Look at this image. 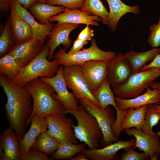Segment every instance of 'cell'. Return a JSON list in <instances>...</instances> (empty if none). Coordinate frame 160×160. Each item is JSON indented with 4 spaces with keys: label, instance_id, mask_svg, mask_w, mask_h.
I'll return each instance as SVG.
<instances>
[{
    "label": "cell",
    "instance_id": "cell-17",
    "mask_svg": "<svg viewBox=\"0 0 160 160\" xmlns=\"http://www.w3.org/2000/svg\"><path fill=\"white\" fill-rule=\"evenodd\" d=\"M135 139L128 141L118 140L102 148L84 149L81 152L91 160H113L118 157L116 153L120 150L135 146Z\"/></svg>",
    "mask_w": 160,
    "mask_h": 160
},
{
    "label": "cell",
    "instance_id": "cell-39",
    "mask_svg": "<svg viewBox=\"0 0 160 160\" xmlns=\"http://www.w3.org/2000/svg\"><path fill=\"white\" fill-rule=\"evenodd\" d=\"M88 43V41H84L77 39L74 41L73 46L69 51L68 53L70 54L77 53Z\"/></svg>",
    "mask_w": 160,
    "mask_h": 160
},
{
    "label": "cell",
    "instance_id": "cell-30",
    "mask_svg": "<svg viewBox=\"0 0 160 160\" xmlns=\"http://www.w3.org/2000/svg\"><path fill=\"white\" fill-rule=\"evenodd\" d=\"M22 68L14 57L8 53L0 59V73L11 80L17 77Z\"/></svg>",
    "mask_w": 160,
    "mask_h": 160
},
{
    "label": "cell",
    "instance_id": "cell-26",
    "mask_svg": "<svg viewBox=\"0 0 160 160\" xmlns=\"http://www.w3.org/2000/svg\"><path fill=\"white\" fill-rule=\"evenodd\" d=\"M65 8L62 6H55L36 2L29 9L33 16L38 20L39 22L43 24L49 22L51 17L63 12Z\"/></svg>",
    "mask_w": 160,
    "mask_h": 160
},
{
    "label": "cell",
    "instance_id": "cell-20",
    "mask_svg": "<svg viewBox=\"0 0 160 160\" xmlns=\"http://www.w3.org/2000/svg\"><path fill=\"white\" fill-rule=\"evenodd\" d=\"M101 18L97 15L84 11L80 9H70L65 8L64 11L51 17L49 21L58 23H69L77 24H83L96 26L100 25L99 21Z\"/></svg>",
    "mask_w": 160,
    "mask_h": 160
},
{
    "label": "cell",
    "instance_id": "cell-38",
    "mask_svg": "<svg viewBox=\"0 0 160 160\" xmlns=\"http://www.w3.org/2000/svg\"><path fill=\"white\" fill-rule=\"evenodd\" d=\"M94 36V31L89 27V25H87L79 34L77 39L85 41L91 40Z\"/></svg>",
    "mask_w": 160,
    "mask_h": 160
},
{
    "label": "cell",
    "instance_id": "cell-23",
    "mask_svg": "<svg viewBox=\"0 0 160 160\" xmlns=\"http://www.w3.org/2000/svg\"><path fill=\"white\" fill-rule=\"evenodd\" d=\"M108 4L110 11L109 19L108 25L112 31H115L118 23L125 14L131 13L135 15L140 13L139 7L137 5L130 6L121 0H106Z\"/></svg>",
    "mask_w": 160,
    "mask_h": 160
},
{
    "label": "cell",
    "instance_id": "cell-42",
    "mask_svg": "<svg viewBox=\"0 0 160 160\" xmlns=\"http://www.w3.org/2000/svg\"><path fill=\"white\" fill-rule=\"evenodd\" d=\"M17 1L25 8L29 9L33 4L39 2V0H16Z\"/></svg>",
    "mask_w": 160,
    "mask_h": 160
},
{
    "label": "cell",
    "instance_id": "cell-14",
    "mask_svg": "<svg viewBox=\"0 0 160 160\" xmlns=\"http://www.w3.org/2000/svg\"><path fill=\"white\" fill-rule=\"evenodd\" d=\"M44 44L34 37L16 43L8 53L12 55L22 68L29 64L41 52Z\"/></svg>",
    "mask_w": 160,
    "mask_h": 160
},
{
    "label": "cell",
    "instance_id": "cell-8",
    "mask_svg": "<svg viewBox=\"0 0 160 160\" xmlns=\"http://www.w3.org/2000/svg\"><path fill=\"white\" fill-rule=\"evenodd\" d=\"M63 75L66 86L71 90L77 99L79 100L86 97L100 107L99 102L94 97L86 82L80 65H73L65 66Z\"/></svg>",
    "mask_w": 160,
    "mask_h": 160
},
{
    "label": "cell",
    "instance_id": "cell-33",
    "mask_svg": "<svg viewBox=\"0 0 160 160\" xmlns=\"http://www.w3.org/2000/svg\"><path fill=\"white\" fill-rule=\"evenodd\" d=\"M16 44V40L12 31L9 17L0 36V56L8 53Z\"/></svg>",
    "mask_w": 160,
    "mask_h": 160
},
{
    "label": "cell",
    "instance_id": "cell-24",
    "mask_svg": "<svg viewBox=\"0 0 160 160\" xmlns=\"http://www.w3.org/2000/svg\"><path fill=\"white\" fill-rule=\"evenodd\" d=\"M159 53L160 48H156L142 52L130 50L124 54V56L134 73L140 71L146 63L151 62Z\"/></svg>",
    "mask_w": 160,
    "mask_h": 160
},
{
    "label": "cell",
    "instance_id": "cell-15",
    "mask_svg": "<svg viewBox=\"0 0 160 160\" xmlns=\"http://www.w3.org/2000/svg\"><path fill=\"white\" fill-rule=\"evenodd\" d=\"M79 25V24L71 23L58 22L54 25L49 36V39L47 41L49 49L48 57L49 60L53 58L55 50L60 44H62L66 49L69 48L72 41L69 37V35Z\"/></svg>",
    "mask_w": 160,
    "mask_h": 160
},
{
    "label": "cell",
    "instance_id": "cell-19",
    "mask_svg": "<svg viewBox=\"0 0 160 160\" xmlns=\"http://www.w3.org/2000/svg\"><path fill=\"white\" fill-rule=\"evenodd\" d=\"M146 92L130 99H122L116 96L115 100L118 108L123 111L133 108L137 109L145 105L160 104V90L156 88L147 87Z\"/></svg>",
    "mask_w": 160,
    "mask_h": 160
},
{
    "label": "cell",
    "instance_id": "cell-1",
    "mask_svg": "<svg viewBox=\"0 0 160 160\" xmlns=\"http://www.w3.org/2000/svg\"><path fill=\"white\" fill-rule=\"evenodd\" d=\"M0 84L7 98L4 106L9 127L19 139H22L27 126L30 123L33 109L31 96L24 86L14 84L1 74H0Z\"/></svg>",
    "mask_w": 160,
    "mask_h": 160
},
{
    "label": "cell",
    "instance_id": "cell-22",
    "mask_svg": "<svg viewBox=\"0 0 160 160\" xmlns=\"http://www.w3.org/2000/svg\"><path fill=\"white\" fill-rule=\"evenodd\" d=\"M110 83L106 79L102 83L96 92L93 94L96 99L99 102L100 107L104 109L109 105L113 106L116 109V122H122L127 113L128 110L121 111L119 109L116 105L114 94L111 88Z\"/></svg>",
    "mask_w": 160,
    "mask_h": 160
},
{
    "label": "cell",
    "instance_id": "cell-2",
    "mask_svg": "<svg viewBox=\"0 0 160 160\" xmlns=\"http://www.w3.org/2000/svg\"><path fill=\"white\" fill-rule=\"evenodd\" d=\"M24 87L30 93L33 100V109L30 123L31 117L35 114L46 116L66 113L62 104L54 97L53 94L55 91L48 83L37 78Z\"/></svg>",
    "mask_w": 160,
    "mask_h": 160
},
{
    "label": "cell",
    "instance_id": "cell-16",
    "mask_svg": "<svg viewBox=\"0 0 160 160\" xmlns=\"http://www.w3.org/2000/svg\"><path fill=\"white\" fill-rule=\"evenodd\" d=\"M109 63L107 79L113 88L122 85L133 73L129 64L121 53H118Z\"/></svg>",
    "mask_w": 160,
    "mask_h": 160
},
{
    "label": "cell",
    "instance_id": "cell-18",
    "mask_svg": "<svg viewBox=\"0 0 160 160\" xmlns=\"http://www.w3.org/2000/svg\"><path fill=\"white\" fill-rule=\"evenodd\" d=\"M0 143V160H20L21 153L19 139L9 127L2 133Z\"/></svg>",
    "mask_w": 160,
    "mask_h": 160
},
{
    "label": "cell",
    "instance_id": "cell-44",
    "mask_svg": "<svg viewBox=\"0 0 160 160\" xmlns=\"http://www.w3.org/2000/svg\"><path fill=\"white\" fill-rule=\"evenodd\" d=\"M152 88H156L160 90V83L154 82L151 87ZM154 107L160 112V105L153 104Z\"/></svg>",
    "mask_w": 160,
    "mask_h": 160
},
{
    "label": "cell",
    "instance_id": "cell-34",
    "mask_svg": "<svg viewBox=\"0 0 160 160\" xmlns=\"http://www.w3.org/2000/svg\"><path fill=\"white\" fill-rule=\"evenodd\" d=\"M150 35L148 42L152 48H158L160 46V16L157 24H154L150 27Z\"/></svg>",
    "mask_w": 160,
    "mask_h": 160
},
{
    "label": "cell",
    "instance_id": "cell-3",
    "mask_svg": "<svg viewBox=\"0 0 160 160\" xmlns=\"http://www.w3.org/2000/svg\"><path fill=\"white\" fill-rule=\"evenodd\" d=\"M49 51V43L47 41L39 54L27 66L22 68L12 81L16 85L24 86L30 81L40 77L54 76L58 71L59 64L55 59L52 61L47 59Z\"/></svg>",
    "mask_w": 160,
    "mask_h": 160
},
{
    "label": "cell",
    "instance_id": "cell-7",
    "mask_svg": "<svg viewBox=\"0 0 160 160\" xmlns=\"http://www.w3.org/2000/svg\"><path fill=\"white\" fill-rule=\"evenodd\" d=\"M79 101L95 117L99 124L103 134L100 145L103 147L117 141L118 140L114 136L112 129L115 121L114 112L110 105L103 109L86 97L79 100Z\"/></svg>",
    "mask_w": 160,
    "mask_h": 160
},
{
    "label": "cell",
    "instance_id": "cell-41",
    "mask_svg": "<svg viewBox=\"0 0 160 160\" xmlns=\"http://www.w3.org/2000/svg\"><path fill=\"white\" fill-rule=\"evenodd\" d=\"M12 1V0H0V10L4 13H6L10 10Z\"/></svg>",
    "mask_w": 160,
    "mask_h": 160
},
{
    "label": "cell",
    "instance_id": "cell-6",
    "mask_svg": "<svg viewBox=\"0 0 160 160\" xmlns=\"http://www.w3.org/2000/svg\"><path fill=\"white\" fill-rule=\"evenodd\" d=\"M66 51L65 48H60L53 56V58L56 60L59 65L64 67L73 65H81L91 60L109 61L116 55L114 52L105 51L100 49L95 38L91 40L89 47L83 49L76 53L70 54L66 52Z\"/></svg>",
    "mask_w": 160,
    "mask_h": 160
},
{
    "label": "cell",
    "instance_id": "cell-27",
    "mask_svg": "<svg viewBox=\"0 0 160 160\" xmlns=\"http://www.w3.org/2000/svg\"><path fill=\"white\" fill-rule=\"evenodd\" d=\"M147 105H144L136 109L133 108H129L121 124V131L132 128L141 129L144 124Z\"/></svg>",
    "mask_w": 160,
    "mask_h": 160
},
{
    "label": "cell",
    "instance_id": "cell-25",
    "mask_svg": "<svg viewBox=\"0 0 160 160\" xmlns=\"http://www.w3.org/2000/svg\"><path fill=\"white\" fill-rule=\"evenodd\" d=\"M9 17L16 43H22L34 37L32 28L20 17L10 11Z\"/></svg>",
    "mask_w": 160,
    "mask_h": 160
},
{
    "label": "cell",
    "instance_id": "cell-4",
    "mask_svg": "<svg viewBox=\"0 0 160 160\" xmlns=\"http://www.w3.org/2000/svg\"><path fill=\"white\" fill-rule=\"evenodd\" d=\"M77 121V125H73V131L77 139L87 145L89 149L99 148L103 134L95 117L81 105L78 109L69 111Z\"/></svg>",
    "mask_w": 160,
    "mask_h": 160
},
{
    "label": "cell",
    "instance_id": "cell-11",
    "mask_svg": "<svg viewBox=\"0 0 160 160\" xmlns=\"http://www.w3.org/2000/svg\"><path fill=\"white\" fill-rule=\"evenodd\" d=\"M109 61L91 60L80 65L81 71L93 95L108 75Z\"/></svg>",
    "mask_w": 160,
    "mask_h": 160
},
{
    "label": "cell",
    "instance_id": "cell-37",
    "mask_svg": "<svg viewBox=\"0 0 160 160\" xmlns=\"http://www.w3.org/2000/svg\"><path fill=\"white\" fill-rule=\"evenodd\" d=\"M47 155L41 151L31 148L27 153L21 155L20 160H51Z\"/></svg>",
    "mask_w": 160,
    "mask_h": 160
},
{
    "label": "cell",
    "instance_id": "cell-31",
    "mask_svg": "<svg viewBox=\"0 0 160 160\" xmlns=\"http://www.w3.org/2000/svg\"><path fill=\"white\" fill-rule=\"evenodd\" d=\"M81 9L98 16L101 18L102 23L108 25L109 19V12L100 0H85Z\"/></svg>",
    "mask_w": 160,
    "mask_h": 160
},
{
    "label": "cell",
    "instance_id": "cell-13",
    "mask_svg": "<svg viewBox=\"0 0 160 160\" xmlns=\"http://www.w3.org/2000/svg\"><path fill=\"white\" fill-rule=\"evenodd\" d=\"M10 11H13L20 17L32 28L34 37L44 44L47 37L50 36L54 25L52 22H49L45 24L37 22L33 16L16 0H12Z\"/></svg>",
    "mask_w": 160,
    "mask_h": 160
},
{
    "label": "cell",
    "instance_id": "cell-28",
    "mask_svg": "<svg viewBox=\"0 0 160 160\" xmlns=\"http://www.w3.org/2000/svg\"><path fill=\"white\" fill-rule=\"evenodd\" d=\"M86 145L84 143L77 144L70 142L60 143L51 155V159L71 160L76 154L85 149Z\"/></svg>",
    "mask_w": 160,
    "mask_h": 160
},
{
    "label": "cell",
    "instance_id": "cell-46",
    "mask_svg": "<svg viewBox=\"0 0 160 160\" xmlns=\"http://www.w3.org/2000/svg\"><path fill=\"white\" fill-rule=\"evenodd\" d=\"M39 2L42 3H45V0H39Z\"/></svg>",
    "mask_w": 160,
    "mask_h": 160
},
{
    "label": "cell",
    "instance_id": "cell-45",
    "mask_svg": "<svg viewBox=\"0 0 160 160\" xmlns=\"http://www.w3.org/2000/svg\"><path fill=\"white\" fill-rule=\"evenodd\" d=\"M156 133V136L158 137L159 138L160 137V130L159 132Z\"/></svg>",
    "mask_w": 160,
    "mask_h": 160
},
{
    "label": "cell",
    "instance_id": "cell-21",
    "mask_svg": "<svg viewBox=\"0 0 160 160\" xmlns=\"http://www.w3.org/2000/svg\"><path fill=\"white\" fill-rule=\"evenodd\" d=\"M31 122L28 131L22 138L19 139L21 155L28 152L39 135L47 132L48 129L46 116L35 114L31 117Z\"/></svg>",
    "mask_w": 160,
    "mask_h": 160
},
{
    "label": "cell",
    "instance_id": "cell-29",
    "mask_svg": "<svg viewBox=\"0 0 160 160\" xmlns=\"http://www.w3.org/2000/svg\"><path fill=\"white\" fill-rule=\"evenodd\" d=\"M60 143L46 132L39 135L31 147L48 156L51 155Z\"/></svg>",
    "mask_w": 160,
    "mask_h": 160
},
{
    "label": "cell",
    "instance_id": "cell-32",
    "mask_svg": "<svg viewBox=\"0 0 160 160\" xmlns=\"http://www.w3.org/2000/svg\"><path fill=\"white\" fill-rule=\"evenodd\" d=\"M160 120V112L154 107L153 104H148L145 113L144 124L141 129L146 134L156 136V133L153 131L152 128L158 123Z\"/></svg>",
    "mask_w": 160,
    "mask_h": 160
},
{
    "label": "cell",
    "instance_id": "cell-40",
    "mask_svg": "<svg viewBox=\"0 0 160 160\" xmlns=\"http://www.w3.org/2000/svg\"><path fill=\"white\" fill-rule=\"evenodd\" d=\"M150 68H160V53L157 55L149 64L145 65L141 70H143Z\"/></svg>",
    "mask_w": 160,
    "mask_h": 160
},
{
    "label": "cell",
    "instance_id": "cell-10",
    "mask_svg": "<svg viewBox=\"0 0 160 160\" xmlns=\"http://www.w3.org/2000/svg\"><path fill=\"white\" fill-rule=\"evenodd\" d=\"M63 69V66L60 65L57 73L53 76H42L39 78L53 88L55 92L53 94L54 97L61 102L67 113L71 111L77 110L79 105L78 100L67 89L64 79Z\"/></svg>",
    "mask_w": 160,
    "mask_h": 160
},
{
    "label": "cell",
    "instance_id": "cell-43",
    "mask_svg": "<svg viewBox=\"0 0 160 160\" xmlns=\"http://www.w3.org/2000/svg\"><path fill=\"white\" fill-rule=\"evenodd\" d=\"M72 160H87L88 159L87 158L84 154L82 152H81L77 154L76 157H74Z\"/></svg>",
    "mask_w": 160,
    "mask_h": 160
},
{
    "label": "cell",
    "instance_id": "cell-12",
    "mask_svg": "<svg viewBox=\"0 0 160 160\" xmlns=\"http://www.w3.org/2000/svg\"><path fill=\"white\" fill-rule=\"evenodd\" d=\"M125 134L133 136L135 138V144L132 147L137 148L145 153L151 160H157L160 156V141L157 136H153L144 133L141 129L136 128L126 129Z\"/></svg>",
    "mask_w": 160,
    "mask_h": 160
},
{
    "label": "cell",
    "instance_id": "cell-35",
    "mask_svg": "<svg viewBox=\"0 0 160 160\" xmlns=\"http://www.w3.org/2000/svg\"><path fill=\"white\" fill-rule=\"evenodd\" d=\"M85 0H45V3L62 6L70 9H81Z\"/></svg>",
    "mask_w": 160,
    "mask_h": 160
},
{
    "label": "cell",
    "instance_id": "cell-5",
    "mask_svg": "<svg viewBox=\"0 0 160 160\" xmlns=\"http://www.w3.org/2000/svg\"><path fill=\"white\" fill-rule=\"evenodd\" d=\"M160 76V68H150L133 73L121 85L113 88L116 96L122 99L133 98L140 95L145 89L151 87Z\"/></svg>",
    "mask_w": 160,
    "mask_h": 160
},
{
    "label": "cell",
    "instance_id": "cell-9",
    "mask_svg": "<svg viewBox=\"0 0 160 160\" xmlns=\"http://www.w3.org/2000/svg\"><path fill=\"white\" fill-rule=\"evenodd\" d=\"M66 113H60L46 116L48 128L47 132L60 143L70 142L77 144L78 139L73 131V122L67 118Z\"/></svg>",
    "mask_w": 160,
    "mask_h": 160
},
{
    "label": "cell",
    "instance_id": "cell-36",
    "mask_svg": "<svg viewBox=\"0 0 160 160\" xmlns=\"http://www.w3.org/2000/svg\"><path fill=\"white\" fill-rule=\"evenodd\" d=\"M132 147L124 149L119 159L120 160H148L150 158L144 152L138 153L133 150Z\"/></svg>",
    "mask_w": 160,
    "mask_h": 160
}]
</instances>
